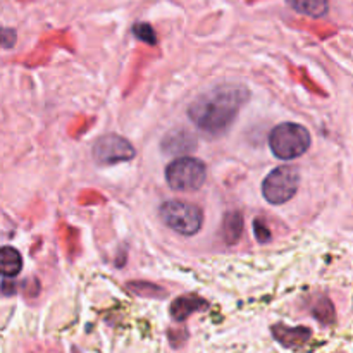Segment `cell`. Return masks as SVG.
<instances>
[{
  "label": "cell",
  "instance_id": "cell-1",
  "mask_svg": "<svg viewBox=\"0 0 353 353\" xmlns=\"http://www.w3.org/2000/svg\"><path fill=\"white\" fill-rule=\"evenodd\" d=\"M248 99L250 92L247 86L240 83H224L196 97L188 107V116L205 137H223L233 126Z\"/></svg>",
  "mask_w": 353,
  "mask_h": 353
},
{
  "label": "cell",
  "instance_id": "cell-2",
  "mask_svg": "<svg viewBox=\"0 0 353 353\" xmlns=\"http://www.w3.org/2000/svg\"><path fill=\"white\" fill-rule=\"evenodd\" d=\"M312 138L307 128L296 123L278 124L269 134V147L281 161H293L310 148Z\"/></svg>",
  "mask_w": 353,
  "mask_h": 353
},
{
  "label": "cell",
  "instance_id": "cell-3",
  "mask_svg": "<svg viewBox=\"0 0 353 353\" xmlns=\"http://www.w3.org/2000/svg\"><path fill=\"white\" fill-rule=\"evenodd\" d=\"M161 221L183 236H193L202 230L203 212L199 205L183 200H168L159 209Z\"/></svg>",
  "mask_w": 353,
  "mask_h": 353
},
{
  "label": "cell",
  "instance_id": "cell-4",
  "mask_svg": "<svg viewBox=\"0 0 353 353\" xmlns=\"http://www.w3.org/2000/svg\"><path fill=\"white\" fill-rule=\"evenodd\" d=\"M207 179V168L195 157L174 159L165 168V181L174 192H196Z\"/></svg>",
  "mask_w": 353,
  "mask_h": 353
},
{
  "label": "cell",
  "instance_id": "cell-5",
  "mask_svg": "<svg viewBox=\"0 0 353 353\" xmlns=\"http://www.w3.org/2000/svg\"><path fill=\"white\" fill-rule=\"evenodd\" d=\"M300 186V172L295 165H279L265 176L262 195L271 205H283L296 195Z\"/></svg>",
  "mask_w": 353,
  "mask_h": 353
},
{
  "label": "cell",
  "instance_id": "cell-6",
  "mask_svg": "<svg viewBox=\"0 0 353 353\" xmlns=\"http://www.w3.org/2000/svg\"><path fill=\"white\" fill-rule=\"evenodd\" d=\"M134 155H137V150L133 145L119 134H105L93 145V159L103 165L131 161Z\"/></svg>",
  "mask_w": 353,
  "mask_h": 353
},
{
  "label": "cell",
  "instance_id": "cell-7",
  "mask_svg": "<svg viewBox=\"0 0 353 353\" xmlns=\"http://www.w3.org/2000/svg\"><path fill=\"white\" fill-rule=\"evenodd\" d=\"M272 334L286 348L303 347L310 340V336H312L309 327H288L283 326V324L272 326Z\"/></svg>",
  "mask_w": 353,
  "mask_h": 353
},
{
  "label": "cell",
  "instance_id": "cell-8",
  "mask_svg": "<svg viewBox=\"0 0 353 353\" xmlns=\"http://www.w3.org/2000/svg\"><path fill=\"white\" fill-rule=\"evenodd\" d=\"M207 309V302L203 299H199L195 295H186L179 296L172 302L171 305V316L172 319L178 321V323H183V321L188 319L192 314L199 312V310Z\"/></svg>",
  "mask_w": 353,
  "mask_h": 353
},
{
  "label": "cell",
  "instance_id": "cell-9",
  "mask_svg": "<svg viewBox=\"0 0 353 353\" xmlns=\"http://www.w3.org/2000/svg\"><path fill=\"white\" fill-rule=\"evenodd\" d=\"M162 147L168 154H185V152L193 150L196 147V141L190 131H174V133H169L165 137Z\"/></svg>",
  "mask_w": 353,
  "mask_h": 353
},
{
  "label": "cell",
  "instance_id": "cell-10",
  "mask_svg": "<svg viewBox=\"0 0 353 353\" xmlns=\"http://www.w3.org/2000/svg\"><path fill=\"white\" fill-rule=\"evenodd\" d=\"M23 269V257L19 252L12 247L0 248V276L3 278H14Z\"/></svg>",
  "mask_w": 353,
  "mask_h": 353
},
{
  "label": "cell",
  "instance_id": "cell-11",
  "mask_svg": "<svg viewBox=\"0 0 353 353\" xmlns=\"http://www.w3.org/2000/svg\"><path fill=\"white\" fill-rule=\"evenodd\" d=\"M296 12L310 17H321L327 12V0H286Z\"/></svg>",
  "mask_w": 353,
  "mask_h": 353
},
{
  "label": "cell",
  "instance_id": "cell-12",
  "mask_svg": "<svg viewBox=\"0 0 353 353\" xmlns=\"http://www.w3.org/2000/svg\"><path fill=\"white\" fill-rule=\"evenodd\" d=\"M241 231H243V219L240 214H230L224 223V234H226L228 243H236L241 236Z\"/></svg>",
  "mask_w": 353,
  "mask_h": 353
},
{
  "label": "cell",
  "instance_id": "cell-13",
  "mask_svg": "<svg viewBox=\"0 0 353 353\" xmlns=\"http://www.w3.org/2000/svg\"><path fill=\"white\" fill-rule=\"evenodd\" d=\"M133 33L138 40L145 41L148 45H155L157 43V37H155V31L150 24L147 23H138L133 26Z\"/></svg>",
  "mask_w": 353,
  "mask_h": 353
},
{
  "label": "cell",
  "instance_id": "cell-14",
  "mask_svg": "<svg viewBox=\"0 0 353 353\" xmlns=\"http://www.w3.org/2000/svg\"><path fill=\"white\" fill-rule=\"evenodd\" d=\"M254 228H255V238H257L259 243H268L269 240H271V231L265 228V224L262 223V221H255L254 223Z\"/></svg>",
  "mask_w": 353,
  "mask_h": 353
}]
</instances>
